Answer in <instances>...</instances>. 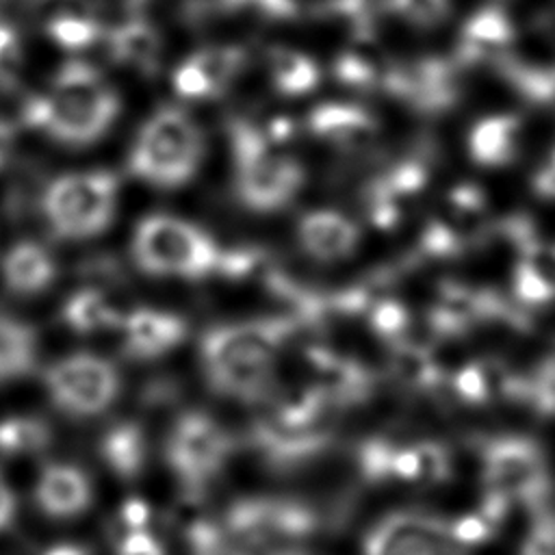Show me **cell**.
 <instances>
[{
  "label": "cell",
  "mask_w": 555,
  "mask_h": 555,
  "mask_svg": "<svg viewBox=\"0 0 555 555\" xmlns=\"http://www.w3.org/2000/svg\"><path fill=\"white\" fill-rule=\"evenodd\" d=\"M293 330L291 319L221 323L199 340V369L212 392L241 401L264 403L278 388L280 351Z\"/></svg>",
  "instance_id": "6da1fadb"
},
{
  "label": "cell",
  "mask_w": 555,
  "mask_h": 555,
  "mask_svg": "<svg viewBox=\"0 0 555 555\" xmlns=\"http://www.w3.org/2000/svg\"><path fill=\"white\" fill-rule=\"evenodd\" d=\"M121 100L106 76L82 59L63 63L48 89L24 106L26 121L65 147H87L108 134Z\"/></svg>",
  "instance_id": "7a4b0ae2"
},
{
  "label": "cell",
  "mask_w": 555,
  "mask_h": 555,
  "mask_svg": "<svg viewBox=\"0 0 555 555\" xmlns=\"http://www.w3.org/2000/svg\"><path fill=\"white\" fill-rule=\"evenodd\" d=\"M254 421L249 442L262 460L280 470L304 466L319 457L334 438L330 401L314 386L278 390Z\"/></svg>",
  "instance_id": "3957f363"
},
{
  "label": "cell",
  "mask_w": 555,
  "mask_h": 555,
  "mask_svg": "<svg viewBox=\"0 0 555 555\" xmlns=\"http://www.w3.org/2000/svg\"><path fill=\"white\" fill-rule=\"evenodd\" d=\"M228 137L236 199L247 210L262 215L286 208L306 184L301 163L282 150L267 130L245 119H232Z\"/></svg>",
  "instance_id": "277c9868"
},
{
  "label": "cell",
  "mask_w": 555,
  "mask_h": 555,
  "mask_svg": "<svg viewBox=\"0 0 555 555\" xmlns=\"http://www.w3.org/2000/svg\"><path fill=\"white\" fill-rule=\"evenodd\" d=\"M206 141L199 124L180 106L156 108L139 128L128 154L130 173L154 189L189 184L204 160Z\"/></svg>",
  "instance_id": "5b68a950"
},
{
  "label": "cell",
  "mask_w": 555,
  "mask_h": 555,
  "mask_svg": "<svg viewBox=\"0 0 555 555\" xmlns=\"http://www.w3.org/2000/svg\"><path fill=\"white\" fill-rule=\"evenodd\" d=\"M130 256L141 273L202 280L219 273L223 249L197 223L169 212H154L134 225Z\"/></svg>",
  "instance_id": "8992f818"
},
{
  "label": "cell",
  "mask_w": 555,
  "mask_h": 555,
  "mask_svg": "<svg viewBox=\"0 0 555 555\" xmlns=\"http://www.w3.org/2000/svg\"><path fill=\"white\" fill-rule=\"evenodd\" d=\"M41 215L61 241H91L106 232L119 206V180L108 169L67 171L41 191Z\"/></svg>",
  "instance_id": "52a82bcc"
},
{
  "label": "cell",
  "mask_w": 555,
  "mask_h": 555,
  "mask_svg": "<svg viewBox=\"0 0 555 555\" xmlns=\"http://www.w3.org/2000/svg\"><path fill=\"white\" fill-rule=\"evenodd\" d=\"M221 522L236 546L264 551L310 538L319 531L321 516L301 499L245 496L228 507Z\"/></svg>",
  "instance_id": "ba28073f"
},
{
  "label": "cell",
  "mask_w": 555,
  "mask_h": 555,
  "mask_svg": "<svg viewBox=\"0 0 555 555\" xmlns=\"http://www.w3.org/2000/svg\"><path fill=\"white\" fill-rule=\"evenodd\" d=\"M234 451L232 434L208 412H182L165 440V460L191 494H199L219 477Z\"/></svg>",
  "instance_id": "9c48e42d"
},
{
  "label": "cell",
  "mask_w": 555,
  "mask_h": 555,
  "mask_svg": "<svg viewBox=\"0 0 555 555\" xmlns=\"http://www.w3.org/2000/svg\"><path fill=\"white\" fill-rule=\"evenodd\" d=\"M43 384L54 408L72 418L100 416L121 395L117 366L87 351L69 353L52 362L43 373Z\"/></svg>",
  "instance_id": "30bf717a"
},
{
  "label": "cell",
  "mask_w": 555,
  "mask_h": 555,
  "mask_svg": "<svg viewBox=\"0 0 555 555\" xmlns=\"http://www.w3.org/2000/svg\"><path fill=\"white\" fill-rule=\"evenodd\" d=\"M483 488L486 494L505 503L538 507L551 490L548 464L531 438L501 436L483 447Z\"/></svg>",
  "instance_id": "8fae6325"
},
{
  "label": "cell",
  "mask_w": 555,
  "mask_h": 555,
  "mask_svg": "<svg viewBox=\"0 0 555 555\" xmlns=\"http://www.w3.org/2000/svg\"><path fill=\"white\" fill-rule=\"evenodd\" d=\"M362 555H466V546L440 516L401 509L386 514L366 531Z\"/></svg>",
  "instance_id": "7c38bea8"
},
{
  "label": "cell",
  "mask_w": 555,
  "mask_h": 555,
  "mask_svg": "<svg viewBox=\"0 0 555 555\" xmlns=\"http://www.w3.org/2000/svg\"><path fill=\"white\" fill-rule=\"evenodd\" d=\"M460 67L462 65L455 59L447 61L440 56H423L388 65L382 87L410 108L425 115H438L453 108L460 100Z\"/></svg>",
  "instance_id": "4fadbf2b"
},
{
  "label": "cell",
  "mask_w": 555,
  "mask_h": 555,
  "mask_svg": "<svg viewBox=\"0 0 555 555\" xmlns=\"http://www.w3.org/2000/svg\"><path fill=\"white\" fill-rule=\"evenodd\" d=\"M245 63L247 52L241 46L221 43L195 50L173 69V91L193 102L219 98L238 78Z\"/></svg>",
  "instance_id": "5bb4252c"
},
{
  "label": "cell",
  "mask_w": 555,
  "mask_h": 555,
  "mask_svg": "<svg viewBox=\"0 0 555 555\" xmlns=\"http://www.w3.org/2000/svg\"><path fill=\"white\" fill-rule=\"evenodd\" d=\"M306 366L314 386L332 408L364 403L375 392V375L358 358L323 345L306 349Z\"/></svg>",
  "instance_id": "9a60e30c"
},
{
  "label": "cell",
  "mask_w": 555,
  "mask_h": 555,
  "mask_svg": "<svg viewBox=\"0 0 555 555\" xmlns=\"http://www.w3.org/2000/svg\"><path fill=\"white\" fill-rule=\"evenodd\" d=\"M121 349L132 360H156L173 351L186 338V321L160 308H134L119 323Z\"/></svg>",
  "instance_id": "2e32d148"
},
{
  "label": "cell",
  "mask_w": 555,
  "mask_h": 555,
  "mask_svg": "<svg viewBox=\"0 0 555 555\" xmlns=\"http://www.w3.org/2000/svg\"><path fill=\"white\" fill-rule=\"evenodd\" d=\"M295 236L306 256L317 262H340L351 258L362 241L358 223L332 208H314L299 217Z\"/></svg>",
  "instance_id": "e0dca14e"
},
{
  "label": "cell",
  "mask_w": 555,
  "mask_h": 555,
  "mask_svg": "<svg viewBox=\"0 0 555 555\" xmlns=\"http://www.w3.org/2000/svg\"><path fill=\"white\" fill-rule=\"evenodd\" d=\"M427 186V167L418 160H405L377 178L366 193L369 217L377 228L390 230L401 223L405 210L421 199Z\"/></svg>",
  "instance_id": "ac0fdd59"
},
{
  "label": "cell",
  "mask_w": 555,
  "mask_h": 555,
  "mask_svg": "<svg viewBox=\"0 0 555 555\" xmlns=\"http://www.w3.org/2000/svg\"><path fill=\"white\" fill-rule=\"evenodd\" d=\"M514 37H516V30L507 13L496 4L483 7L464 22L457 39L455 61L462 67L466 65L496 67L505 56L512 54Z\"/></svg>",
  "instance_id": "d6986e66"
},
{
  "label": "cell",
  "mask_w": 555,
  "mask_h": 555,
  "mask_svg": "<svg viewBox=\"0 0 555 555\" xmlns=\"http://www.w3.org/2000/svg\"><path fill=\"white\" fill-rule=\"evenodd\" d=\"M93 501V486L89 475L74 466L54 462L48 464L35 483L37 507L56 520L76 518L89 509Z\"/></svg>",
  "instance_id": "ffe728a7"
},
{
  "label": "cell",
  "mask_w": 555,
  "mask_h": 555,
  "mask_svg": "<svg viewBox=\"0 0 555 555\" xmlns=\"http://www.w3.org/2000/svg\"><path fill=\"white\" fill-rule=\"evenodd\" d=\"M59 275L52 251L30 238L13 243L0 260V280L4 288L17 297H37L46 293Z\"/></svg>",
  "instance_id": "44dd1931"
},
{
  "label": "cell",
  "mask_w": 555,
  "mask_h": 555,
  "mask_svg": "<svg viewBox=\"0 0 555 555\" xmlns=\"http://www.w3.org/2000/svg\"><path fill=\"white\" fill-rule=\"evenodd\" d=\"M308 130L319 141L340 150H358L373 143L377 121L369 111L347 102H325L310 111Z\"/></svg>",
  "instance_id": "7402d4cb"
},
{
  "label": "cell",
  "mask_w": 555,
  "mask_h": 555,
  "mask_svg": "<svg viewBox=\"0 0 555 555\" xmlns=\"http://www.w3.org/2000/svg\"><path fill=\"white\" fill-rule=\"evenodd\" d=\"M527 377L514 375L509 366L494 358L470 360L451 377V390L468 405H486L499 397H525Z\"/></svg>",
  "instance_id": "603a6c76"
},
{
  "label": "cell",
  "mask_w": 555,
  "mask_h": 555,
  "mask_svg": "<svg viewBox=\"0 0 555 555\" xmlns=\"http://www.w3.org/2000/svg\"><path fill=\"white\" fill-rule=\"evenodd\" d=\"M434 221L451 236L460 254L466 247H473L483 238H490L492 234L486 195L481 193V189L473 184L455 186L447 195L444 208L440 215L434 217Z\"/></svg>",
  "instance_id": "cb8c5ba5"
},
{
  "label": "cell",
  "mask_w": 555,
  "mask_h": 555,
  "mask_svg": "<svg viewBox=\"0 0 555 555\" xmlns=\"http://www.w3.org/2000/svg\"><path fill=\"white\" fill-rule=\"evenodd\" d=\"M514 299L522 306H544L555 299V243L533 238L520 247L512 271Z\"/></svg>",
  "instance_id": "d4e9b609"
},
{
  "label": "cell",
  "mask_w": 555,
  "mask_h": 555,
  "mask_svg": "<svg viewBox=\"0 0 555 555\" xmlns=\"http://www.w3.org/2000/svg\"><path fill=\"white\" fill-rule=\"evenodd\" d=\"M106 46L117 65L143 76H154L160 65V35L150 22L137 15H130L113 26V30L106 35Z\"/></svg>",
  "instance_id": "484cf974"
},
{
  "label": "cell",
  "mask_w": 555,
  "mask_h": 555,
  "mask_svg": "<svg viewBox=\"0 0 555 555\" xmlns=\"http://www.w3.org/2000/svg\"><path fill=\"white\" fill-rule=\"evenodd\" d=\"M520 134L522 119L512 113L483 117L468 134V154L479 167H507L518 156Z\"/></svg>",
  "instance_id": "4316f807"
},
{
  "label": "cell",
  "mask_w": 555,
  "mask_h": 555,
  "mask_svg": "<svg viewBox=\"0 0 555 555\" xmlns=\"http://www.w3.org/2000/svg\"><path fill=\"white\" fill-rule=\"evenodd\" d=\"M453 473L449 449L438 440H418L397 444L392 455V481L436 486L444 483Z\"/></svg>",
  "instance_id": "83f0119b"
},
{
  "label": "cell",
  "mask_w": 555,
  "mask_h": 555,
  "mask_svg": "<svg viewBox=\"0 0 555 555\" xmlns=\"http://www.w3.org/2000/svg\"><path fill=\"white\" fill-rule=\"evenodd\" d=\"M100 455L119 479H137L147 462L145 429L134 421L113 423L100 438Z\"/></svg>",
  "instance_id": "f1b7e54d"
},
{
  "label": "cell",
  "mask_w": 555,
  "mask_h": 555,
  "mask_svg": "<svg viewBox=\"0 0 555 555\" xmlns=\"http://www.w3.org/2000/svg\"><path fill=\"white\" fill-rule=\"evenodd\" d=\"M37 332L15 314L0 310V384L26 377L37 366Z\"/></svg>",
  "instance_id": "f546056e"
},
{
  "label": "cell",
  "mask_w": 555,
  "mask_h": 555,
  "mask_svg": "<svg viewBox=\"0 0 555 555\" xmlns=\"http://www.w3.org/2000/svg\"><path fill=\"white\" fill-rule=\"evenodd\" d=\"M124 312L100 286L76 288L63 304L61 319L76 334H98L119 327Z\"/></svg>",
  "instance_id": "4dcf8cb0"
},
{
  "label": "cell",
  "mask_w": 555,
  "mask_h": 555,
  "mask_svg": "<svg viewBox=\"0 0 555 555\" xmlns=\"http://www.w3.org/2000/svg\"><path fill=\"white\" fill-rule=\"evenodd\" d=\"M267 67L275 91L286 98L308 95L321 82L319 63L301 50L282 46L271 48V52L267 54Z\"/></svg>",
  "instance_id": "1f68e13d"
},
{
  "label": "cell",
  "mask_w": 555,
  "mask_h": 555,
  "mask_svg": "<svg viewBox=\"0 0 555 555\" xmlns=\"http://www.w3.org/2000/svg\"><path fill=\"white\" fill-rule=\"evenodd\" d=\"M390 371L397 382L410 390L429 392L442 384V371L436 364L429 347L414 340L392 345Z\"/></svg>",
  "instance_id": "d6a6232c"
},
{
  "label": "cell",
  "mask_w": 555,
  "mask_h": 555,
  "mask_svg": "<svg viewBox=\"0 0 555 555\" xmlns=\"http://www.w3.org/2000/svg\"><path fill=\"white\" fill-rule=\"evenodd\" d=\"M496 69L525 100L542 106H555V65H529L509 54L496 65Z\"/></svg>",
  "instance_id": "836d02e7"
},
{
  "label": "cell",
  "mask_w": 555,
  "mask_h": 555,
  "mask_svg": "<svg viewBox=\"0 0 555 555\" xmlns=\"http://www.w3.org/2000/svg\"><path fill=\"white\" fill-rule=\"evenodd\" d=\"M50 442L48 423L30 416L9 418L0 423V453H33L46 449Z\"/></svg>",
  "instance_id": "e575fe53"
},
{
  "label": "cell",
  "mask_w": 555,
  "mask_h": 555,
  "mask_svg": "<svg viewBox=\"0 0 555 555\" xmlns=\"http://www.w3.org/2000/svg\"><path fill=\"white\" fill-rule=\"evenodd\" d=\"M50 39L65 48V50H85L93 46L100 39V22L95 13H85V15H69L54 20L43 26Z\"/></svg>",
  "instance_id": "d590c367"
},
{
  "label": "cell",
  "mask_w": 555,
  "mask_h": 555,
  "mask_svg": "<svg viewBox=\"0 0 555 555\" xmlns=\"http://www.w3.org/2000/svg\"><path fill=\"white\" fill-rule=\"evenodd\" d=\"M386 72H388V67L382 69L379 63H375L373 54H366L360 48L347 50L345 54H340L336 59V65H334L336 78L356 89H369L375 85H384Z\"/></svg>",
  "instance_id": "8d00e7d4"
},
{
  "label": "cell",
  "mask_w": 555,
  "mask_h": 555,
  "mask_svg": "<svg viewBox=\"0 0 555 555\" xmlns=\"http://www.w3.org/2000/svg\"><path fill=\"white\" fill-rule=\"evenodd\" d=\"M369 323L373 327V332L382 338L388 340L390 345H399L408 338V330H410V310L397 301V299H386L379 297L369 310Z\"/></svg>",
  "instance_id": "74e56055"
},
{
  "label": "cell",
  "mask_w": 555,
  "mask_h": 555,
  "mask_svg": "<svg viewBox=\"0 0 555 555\" xmlns=\"http://www.w3.org/2000/svg\"><path fill=\"white\" fill-rule=\"evenodd\" d=\"M184 542L189 555H232L234 542L230 540L223 522L212 518H195L186 531Z\"/></svg>",
  "instance_id": "f35d334b"
},
{
  "label": "cell",
  "mask_w": 555,
  "mask_h": 555,
  "mask_svg": "<svg viewBox=\"0 0 555 555\" xmlns=\"http://www.w3.org/2000/svg\"><path fill=\"white\" fill-rule=\"evenodd\" d=\"M395 447L384 438H369L356 451V462L360 475L371 483L392 481V455Z\"/></svg>",
  "instance_id": "ab89813d"
},
{
  "label": "cell",
  "mask_w": 555,
  "mask_h": 555,
  "mask_svg": "<svg viewBox=\"0 0 555 555\" xmlns=\"http://www.w3.org/2000/svg\"><path fill=\"white\" fill-rule=\"evenodd\" d=\"M388 9L414 28H436L451 13V0H388Z\"/></svg>",
  "instance_id": "60d3db41"
},
{
  "label": "cell",
  "mask_w": 555,
  "mask_h": 555,
  "mask_svg": "<svg viewBox=\"0 0 555 555\" xmlns=\"http://www.w3.org/2000/svg\"><path fill=\"white\" fill-rule=\"evenodd\" d=\"M522 401L542 416H555V349L540 362L535 373L527 377Z\"/></svg>",
  "instance_id": "b9f144b4"
},
{
  "label": "cell",
  "mask_w": 555,
  "mask_h": 555,
  "mask_svg": "<svg viewBox=\"0 0 555 555\" xmlns=\"http://www.w3.org/2000/svg\"><path fill=\"white\" fill-rule=\"evenodd\" d=\"M22 69V41L11 24L0 22V82L13 85Z\"/></svg>",
  "instance_id": "7bdbcfd3"
},
{
  "label": "cell",
  "mask_w": 555,
  "mask_h": 555,
  "mask_svg": "<svg viewBox=\"0 0 555 555\" xmlns=\"http://www.w3.org/2000/svg\"><path fill=\"white\" fill-rule=\"evenodd\" d=\"M451 525V533L453 538L462 544V546H475L486 542L488 538H492V533L496 531V525L479 509L473 514H466L462 518H455Z\"/></svg>",
  "instance_id": "ee69618b"
},
{
  "label": "cell",
  "mask_w": 555,
  "mask_h": 555,
  "mask_svg": "<svg viewBox=\"0 0 555 555\" xmlns=\"http://www.w3.org/2000/svg\"><path fill=\"white\" fill-rule=\"evenodd\" d=\"M520 555H555V514H540L531 525Z\"/></svg>",
  "instance_id": "f6af8a7d"
},
{
  "label": "cell",
  "mask_w": 555,
  "mask_h": 555,
  "mask_svg": "<svg viewBox=\"0 0 555 555\" xmlns=\"http://www.w3.org/2000/svg\"><path fill=\"white\" fill-rule=\"evenodd\" d=\"M117 555H167L160 540L145 527L124 531L117 540Z\"/></svg>",
  "instance_id": "bcb514c9"
},
{
  "label": "cell",
  "mask_w": 555,
  "mask_h": 555,
  "mask_svg": "<svg viewBox=\"0 0 555 555\" xmlns=\"http://www.w3.org/2000/svg\"><path fill=\"white\" fill-rule=\"evenodd\" d=\"M184 9L193 17H215V15H228L245 7L249 0H182Z\"/></svg>",
  "instance_id": "7dc6e473"
},
{
  "label": "cell",
  "mask_w": 555,
  "mask_h": 555,
  "mask_svg": "<svg viewBox=\"0 0 555 555\" xmlns=\"http://www.w3.org/2000/svg\"><path fill=\"white\" fill-rule=\"evenodd\" d=\"M264 13L280 20H293L308 11L310 0H258Z\"/></svg>",
  "instance_id": "c3c4849f"
},
{
  "label": "cell",
  "mask_w": 555,
  "mask_h": 555,
  "mask_svg": "<svg viewBox=\"0 0 555 555\" xmlns=\"http://www.w3.org/2000/svg\"><path fill=\"white\" fill-rule=\"evenodd\" d=\"M533 191L540 197L555 199V150L548 156V160L535 171V176H533Z\"/></svg>",
  "instance_id": "681fc988"
},
{
  "label": "cell",
  "mask_w": 555,
  "mask_h": 555,
  "mask_svg": "<svg viewBox=\"0 0 555 555\" xmlns=\"http://www.w3.org/2000/svg\"><path fill=\"white\" fill-rule=\"evenodd\" d=\"M121 520L126 525V531L132 529H145L147 527V518H150V509L141 499H130L124 503L121 507Z\"/></svg>",
  "instance_id": "f907efd6"
},
{
  "label": "cell",
  "mask_w": 555,
  "mask_h": 555,
  "mask_svg": "<svg viewBox=\"0 0 555 555\" xmlns=\"http://www.w3.org/2000/svg\"><path fill=\"white\" fill-rule=\"evenodd\" d=\"M15 509H17L15 494H13V490L9 488V483L0 475V531L7 529L13 522Z\"/></svg>",
  "instance_id": "816d5d0a"
},
{
  "label": "cell",
  "mask_w": 555,
  "mask_h": 555,
  "mask_svg": "<svg viewBox=\"0 0 555 555\" xmlns=\"http://www.w3.org/2000/svg\"><path fill=\"white\" fill-rule=\"evenodd\" d=\"M15 145V128L0 117V169L7 165Z\"/></svg>",
  "instance_id": "f5cc1de1"
},
{
  "label": "cell",
  "mask_w": 555,
  "mask_h": 555,
  "mask_svg": "<svg viewBox=\"0 0 555 555\" xmlns=\"http://www.w3.org/2000/svg\"><path fill=\"white\" fill-rule=\"evenodd\" d=\"M43 555H91V553H89L87 546L72 544V542H61V544L50 546Z\"/></svg>",
  "instance_id": "db71d44e"
},
{
  "label": "cell",
  "mask_w": 555,
  "mask_h": 555,
  "mask_svg": "<svg viewBox=\"0 0 555 555\" xmlns=\"http://www.w3.org/2000/svg\"><path fill=\"white\" fill-rule=\"evenodd\" d=\"M271 555H301V553H297V551H286V548H278V551L271 553Z\"/></svg>",
  "instance_id": "11a10c76"
},
{
  "label": "cell",
  "mask_w": 555,
  "mask_h": 555,
  "mask_svg": "<svg viewBox=\"0 0 555 555\" xmlns=\"http://www.w3.org/2000/svg\"><path fill=\"white\" fill-rule=\"evenodd\" d=\"M121 2H126L130 9H134V7H139L143 0H121Z\"/></svg>",
  "instance_id": "9f6ffc18"
}]
</instances>
